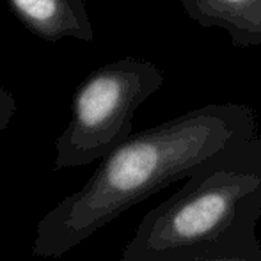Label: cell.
I'll use <instances>...</instances> for the list:
<instances>
[{"label": "cell", "mask_w": 261, "mask_h": 261, "mask_svg": "<svg viewBox=\"0 0 261 261\" xmlns=\"http://www.w3.org/2000/svg\"><path fill=\"white\" fill-rule=\"evenodd\" d=\"M245 103H210L132 134L89 179L59 201L36 226L32 254L59 259L89 237L181 179L227 146L259 134Z\"/></svg>", "instance_id": "obj_1"}, {"label": "cell", "mask_w": 261, "mask_h": 261, "mask_svg": "<svg viewBox=\"0 0 261 261\" xmlns=\"http://www.w3.org/2000/svg\"><path fill=\"white\" fill-rule=\"evenodd\" d=\"M261 220V132L227 146L151 208L116 261H156Z\"/></svg>", "instance_id": "obj_2"}, {"label": "cell", "mask_w": 261, "mask_h": 261, "mask_svg": "<svg viewBox=\"0 0 261 261\" xmlns=\"http://www.w3.org/2000/svg\"><path fill=\"white\" fill-rule=\"evenodd\" d=\"M162 86V69L135 57L117 59L91 71L76 87L69 121L55 141V171L109 156L132 135L137 109Z\"/></svg>", "instance_id": "obj_3"}, {"label": "cell", "mask_w": 261, "mask_h": 261, "mask_svg": "<svg viewBox=\"0 0 261 261\" xmlns=\"http://www.w3.org/2000/svg\"><path fill=\"white\" fill-rule=\"evenodd\" d=\"M11 11L39 39L48 43L71 38L93 41L91 25L84 0H7Z\"/></svg>", "instance_id": "obj_4"}, {"label": "cell", "mask_w": 261, "mask_h": 261, "mask_svg": "<svg viewBox=\"0 0 261 261\" xmlns=\"http://www.w3.org/2000/svg\"><path fill=\"white\" fill-rule=\"evenodd\" d=\"M181 6L201 27L226 31L238 48L261 45V0H181Z\"/></svg>", "instance_id": "obj_5"}, {"label": "cell", "mask_w": 261, "mask_h": 261, "mask_svg": "<svg viewBox=\"0 0 261 261\" xmlns=\"http://www.w3.org/2000/svg\"><path fill=\"white\" fill-rule=\"evenodd\" d=\"M156 261H261L258 226H245L212 244L181 249Z\"/></svg>", "instance_id": "obj_6"}, {"label": "cell", "mask_w": 261, "mask_h": 261, "mask_svg": "<svg viewBox=\"0 0 261 261\" xmlns=\"http://www.w3.org/2000/svg\"><path fill=\"white\" fill-rule=\"evenodd\" d=\"M16 114V100L13 93L0 87V134L6 130Z\"/></svg>", "instance_id": "obj_7"}]
</instances>
